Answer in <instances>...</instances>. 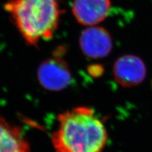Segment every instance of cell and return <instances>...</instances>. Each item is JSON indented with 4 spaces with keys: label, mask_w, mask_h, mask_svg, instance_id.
Instances as JSON below:
<instances>
[{
    "label": "cell",
    "mask_w": 152,
    "mask_h": 152,
    "mask_svg": "<svg viewBox=\"0 0 152 152\" xmlns=\"http://www.w3.org/2000/svg\"><path fill=\"white\" fill-rule=\"evenodd\" d=\"M79 42L83 54L94 59L107 56L113 48V42L109 33L101 27L92 26L83 30Z\"/></svg>",
    "instance_id": "277c9868"
},
{
    "label": "cell",
    "mask_w": 152,
    "mask_h": 152,
    "mask_svg": "<svg viewBox=\"0 0 152 152\" xmlns=\"http://www.w3.org/2000/svg\"><path fill=\"white\" fill-rule=\"evenodd\" d=\"M51 142L55 152H104L108 133L92 108L80 106L58 114Z\"/></svg>",
    "instance_id": "6da1fadb"
},
{
    "label": "cell",
    "mask_w": 152,
    "mask_h": 152,
    "mask_svg": "<svg viewBox=\"0 0 152 152\" xmlns=\"http://www.w3.org/2000/svg\"><path fill=\"white\" fill-rule=\"evenodd\" d=\"M5 9L26 42L33 46L53 37L61 14L57 0H7Z\"/></svg>",
    "instance_id": "7a4b0ae2"
},
{
    "label": "cell",
    "mask_w": 152,
    "mask_h": 152,
    "mask_svg": "<svg viewBox=\"0 0 152 152\" xmlns=\"http://www.w3.org/2000/svg\"><path fill=\"white\" fill-rule=\"evenodd\" d=\"M110 9L109 0H75L72 11L80 23L94 26L106 18Z\"/></svg>",
    "instance_id": "8992f818"
},
{
    "label": "cell",
    "mask_w": 152,
    "mask_h": 152,
    "mask_svg": "<svg viewBox=\"0 0 152 152\" xmlns=\"http://www.w3.org/2000/svg\"><path fill=\"white\" fill-rule=\"evenodd\" d=\"M113 73L119 85L130 87L140 84L144 80L147 75V68L140 57L125 55L115 61Z\"/></svg>",
    "instance_id": "5b68a950"
},
{
    "label": "cell",
    "mask_w": 152,
    "mask_h": 152,
    "mask_svg": "<svg viewBox=\"0 0 152 152\" xmlns=\"http://www.w3.org/2000/svg\"><path fill=\"white\" fill-rule=\"evenodd\" d=\"M37 75L39 85L45 90L53 92L64 90L72 80L68 64L58 57L49 58L42 63Z\"/></svg>",
    "instance_id": "3957f363"
},
{
    "label": "cell",
    "mask_w": 152,
    "mask_h": 152,
    "mask_svg": "<svg viewBox=\"0 0 152 152\" xmlns=\"http://www.w3.org/2000/svg\"><path fill=\"white\" fill-rule=\"evenodd\" d=\"M0 152H32L22 128L0 115Z\"/></svg>",
    "instance_id": "52a82bcc"
}]
</instances>
